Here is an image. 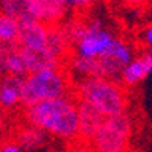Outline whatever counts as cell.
<instances>
[{"label":"cell","instance_id":"6da1fadb","mask_svg":"<svg viewBox=\"0 0 152 152\" xmlns=\"http://www.w3.org/2000/svg\"><path fill=\"white\" fill-rule=\"evenodd\" d=\"M24 119L47 134L73 142L78 138V110L69 96L40 100L24 110Z\"/></svg>","mask_w":152,"mask_h":152},{"label":"cell","instance_id":"7a4b0ae2","mask_svg":"<svg viewBox=\"0 0 152 152\" xmlns=\"http://www.w3.org/2000/svg\"><path fill=\"white\" fill-rule=\"evenodd\" d=\"M78 97L87 100L105 117L125 113L128 107L126 93L119 82L104 78H84L78 87Z\"/></svg>","mask_w":152,"mask_h":152},{"label":"cell","instance_id":"3957f363","mask_svg":"<svg viewBox=\"0 0 152 152\" xmlns=\"http://www.w3.org/2000/svg\"><path fill=\"white\" fill-rule=\"evenodd\" d=\"M67 90L69 78L64 72L59 70V67L29 73L23 78L20 90V105L26 108L40 100L67 96Z\"/></svg>","mask_w":152,"mask_h":152},{"label":"cell","instance_id":"277c9868","mask_svg":"<svg viewBox=\"0 0 152 152\" xmlns=\"http://www.w3.org/2000/svg\"><path fill=\"white\" fill-rule=\"evenodd\" d=\"M132 134V122L128 113L105 117L91 140L96 152H128Z\"/></svg>","mask_w":152,"mask_h":152},{"label":"cell","instance_id":"5b68a950","mask_svg":"<svg viewBox=\"0 0 152 152\" xmlns=\"http://www.w3.org/2000/svg\"><path fill=\"white\" fill-rule=\"evenodd\" d=\"M114 38L116 37L107 31L99 20H91L84 23L82 34L75 46L78 49V55L85 58H99L108 50Z\"/></svg>","mask_w":152,"mask_h":152},{"label":"cell","instance_id":"8992f818","mask_svg":"<svg viewBox=\"0 0 152 152\" xmlns=\"http://www.w3.org/2000/svg\"><path fill=\"white\" fill-rule=\"evenodd\" d=\"M28 15L46 26H59L69 14L64 0H23Z\"/></svg>","mask_w":152,"mask_h":152},{"label":"cell","instance_id":"52a82bcc","mask_svg":"<svg viewBox=\"0 0 152 152\" xmlns=\"http://www.w3.org/2000/svg\"><path fill=\"white\" fill-rule=\"evenodd\" d=\"M47 41H49V26H46V24L37 21L31 17L18 21L17 44L20 47L34 49V50H44V49H47Z\"/></svg>","mask_w":152,"mask_h":152},{"label":"cell","instance_id":"ba28073f","mask_svg":"<svg viewBox=\"0 0 152 152\" xmlns=\"http://www.w3.org/2000/svg\"><path fill=\"white\" fill-rule=\"evenodd\" d=\"M76 110H78V138L91 143L96 132L102 126L105 116L99 113L93 105L88 104L87 100L79 97L76 102Z\"/></svg>","mask_w":152,"mask_h":152},{"label":"cell","instance_id":"9c48e42d","mask_svg":"<svg viewBox=\"0 0 152 152\" xmlns=\"http://www.w3.org/2000/svg\"><path fill=\"white\" fill-rule=\"evenodd\" d=\"M20 53H21V58L24 61V66L28 69V73L41 72L46 69H55V67H59V64H61L58 61V58H55L47 49L34 50V49L20 47Z\"/></svg>","mask_w":152,"mask_h":152},{"label":"cell","instance_id":"30bf717a","mask_svg":"<svg viewBox=\"0 0 152 152\" xmlns=\"http://www.w3.org/2000/svg\"><path fill=\"white\" fill-rule=\"evenodd\" d=\"M23 78L21 76L5 75L0 78V110L11 111L20 105V90Z\"/></svg>","mask_w":152,"mask_h":152},{"label":"cell","instance_id":"8fae6325","mask_svg":"<svg viewBox=\"0 0 152 152\" xmlns=\"http://www.w3.org/2000/svg\"><path fill=\"white\" fill-rule=\"evenodd\" d=\"M151 70H152V56L148 52V53L142 55L140 58L132 59L131 62H128L123 67L122 75H120V81L125 85L132 87L138 82H142L151 73Z\"/></svg>","mask_w":152,"mask_h":152},{"label":"cell","instance_id":"7c38bea8","mask_svg":"<svg viewBox=\"0 0 152 152\" xmlns=\"http://www.w3.org/2000/svg\"><path fill=\"white\" fill-rule=\"evenodd\" d=\"M12 142L21 151H37L47 145V132L28 123V126H20L15 131Z\"/></svg>","mask_w":152,"mask_h":152},{"label":"cell","instance_id":"4fadbf2b","mask_svg":"<svg viewBox=\"0 0 152 152\" xmlns=\"http://www.w3.org/2000/svg\"><path fill=\"white\" fill-rule=\"evenodd\" d=\"M18 38V21L0 12V44H14Z\"/></svg>","mask_w":152,"mask_h":152},{"label":"cell","instance_id":"5bb4252c","mask_svg":"<svg viewBox=\"0 0 152 152\" xmlns=\"http://www.w3.org/2000/svg\"><path fill=\"white\" fill-rule=\"evenodd\" d=\"M0 12H3L6 15H11L17 21L29 17L23 0H0Z\"/></svg>","mask_w":152,"mask_h":152},{"label":"cell","instance_id":"9a60e30c","mask_svg":"<svg viewBox=\"0 0 152 152\" xmlns=\"http://www.w3.org/2000/svg\"><path fill=\"white\" fill-rule=\"evenodd\" d=\"M69 152H96V151H94V148L91 146V143L76 138V140H73V145H72V148L69 149Z\"/></svg>","mask_w":152,"mask_h":152},{"label":"cell","instance_id":"2e32d148","mask_svg":"<svg viewBox=\"0 0 152 152\" xmlns=\"http://www.w3.org/2000/svg\"><path fill=\"white\" fill-rule=\"evenodd\" d=\"M67 3L69 9H78V11H84L93 3V0H64Z\"/></svg>","mask_w":152,"mask_h":152},{"label":"cell","instance_id":"e0dca14e","mask_svg":"<svg viewBox=\"0 0 152 152\" xmlns=\"http://www.w3.org/2000/svg\"><path fill=\"white\" fill-rule=\"evenodd\" d=\"M0 152H23V151L12 140H9V142H5L0 145Z\"/></svg>","mask_w":152,"mask_h":152},{"label":"cell","instance_id":"ac0fdd59","mask_svg":"<svg viewBox=\"0 0 152 152\" xmlns=\"http://www.w3.org/2000/svg\"><path fill=\"white\" fill-rule=\"evenodd\" d=\"M146 37V46H151V41H152V28L151 26H146L145 32H143V38Z\"/></svg>","mask_w":152,"mask_h":152},{"label":"cell","instance_id":"d6986e66","mask_svg":"<svg viewBox=\"0 0 152 152\" xmlns=\"http://www.w3.org/2000/svg\"><path fill=\"white\" fill-rule=\"evenodd\" d=\"M5 129H6V120H5V114H3V111H2V110H0V137L3 135Z\"/></svg>","mask_w":152,"mask_h":152},{"label":"cell","instance_id":"ffe728a7","mask_svg":"<svg viewBox=\"0 0 152 152\" xmlns=\"http://www.w3.org/2000/svg\"><path fill=\"white\" fill-rule=\"evenodd\" d=\"M0 78H2V76H0Z\"/></svg>","mask_w":152,"mask_h":152}]
</instances>
